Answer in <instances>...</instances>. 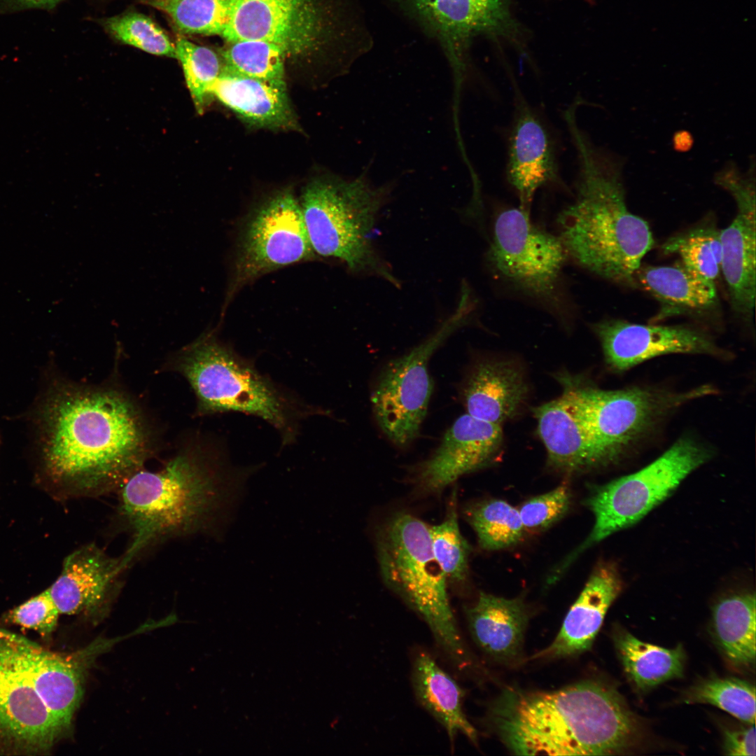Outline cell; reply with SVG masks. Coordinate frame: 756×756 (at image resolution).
Returning <instances> with one entry per match:
<instances>
[{
    "label": "cell",
    "instance_id": "ffe728a7",
    "mask_svg": "<svg viewBox=\"0 0 756 756\" xmlns=\"http://www.w3.org/2000/svg\"><path fill=\"white\" fill-rule=\"evenodd\" d=\"M622 589V581L617 567L610 562L597 565L554 641L531 659L568 657L589 650L608 608Z\"/></svg>",
    "mask_w": 756,
    "mask_h": 756
},
{
    "label": "cell",
    "instance_id": "f1b7e54d",
    "mask_svg": "<svg viewBox=\"0 0 756 756\" xmlns=\"http://www.w3.org/2000/svg\"><path fill=\"white\" fill-rule=\"evenodd\" d=\"M755 594H734L720 600L713 610V632L718 646L734 666L755 664L756 655Z\"/></svg>",
    "mask_w": 756,
    "mask_h": 756
},
{
    "label": "cell",
    "instance_id": "7402d4cb",
    "mask_svg": "<svg viewBox=\"0 0 756 756\" xmlns=\"http://www.w3.org/2000/svg\"><path fill=\"white\" fill-rule=\"evenodd\" d=\"M528 393L521 368L505 360H484L475 363L461 388L467 413L498 425L518 413Z\"/></svg>",
    "mask_w": 756,
    "mask_h": 756
},
{
    "label": "cell",
    "instance_id": "cb8c5ba5",
    "mask_svg": "<svg viewBox=\"0 0 756 756\" xmlns=\"http://www.w3.org/2000/svg\"><path fill=\"white\" fill-rule=\"evenodd\" d=\"M211 97L252 125L272 130L299 129L286 85L242 76L223 68L212 88Z\"/></svg>",
    "mask_w": 756,
    "mask_h": 756
},
{
    "label": "cell",
    "instance_id": "3957f363",
    "mask_svg": "<svg viewBox=\"0 0 756 756\" xmlns=\"http://www.w3.org/2000/svg\"><path fill=\"white\" fill-rule=\"evenodd\" d=\"M489 722L522 755H618L638 745V718L610 685L588 680L554 691L504 689Z\"/></svg>",
    "mask_w": 756,
    "mask_h": 756
},
{
    "label": "cell",
    "instance_id": "2e32d148",
    "mask_svg": "<svg viewBox=\"0 0 756 756\" xmlns=\"http://www.w3.org/2000/svg\"><path fill=\"white\" fill-rule=\"evenodd\" d=\"M500 425L459 416L445 432L440 444L412 470V481L422 495L442 492L460 477L493 462L503 444Z\"/></svg>",
    "mask_w": 756,
    "mask_h": 756
},
{
    "label": "cell",
    "instance_id": "ab89813d",
    "mask_svg": "<svg viewBox=\"0 0 756 756\" xmlns=\"http://www.w3.org/2000/svg\"><path fill=\"white\" fill-rule=\"evenodd\" d=\"M755 725L741 729L724 731L723 749L726 755L750 756L756 755Z\"/></svg>",
    "mask_w": 756,
    "mask_h": 756
},
{
    "label": "cell",
    "instance_id": "603a6c76",
    "mask_svg": "<svg viewBox=\"0 0 756 756\" xmlns=\"http://www.w3.org/2000/svg\"><path fill=\"white\" fill-rule=\"evenodd\" d=\"M465 612L472 638L485 654L503 664L520 660L528 621L521 597L505 598L480 592Z\"/></svg>",
    "mask_w": 756,
    "mask_h": 756
},
{
    "label": "cell",
    "instance_id": "74e56055",
    "mask_svg": "<svg viewBox=\"0 0 756 756\" xmlns=\"http://www.w3.org/2000/svg\"><path fill=\"white\" fill-rule=\"evenodd\" d=\"M571 498L569 485L564 482L556 489L525 501L518 508L525 530L542 531L553 525L568 511Z\"/></svg>",
    "mask_w": 756,
    "mask_h": 756
},
{
    "label": "cell",
    "instance_id": "5b68a950",
    "mask_svg": "<svg viewBox=\"0 0 756 756\" xmlns=\"http://www.w3.org/2000/svg\"><path fill=\"white\" fill-rule=\"evenodd\" d=\"M83 692L73 659L0 629V755L50 750L70 729Z\"/></svg>",
    "mask_w": 756,
    "mask_h": 756
},
{
    "label": "cell",
    "instance_id": "d4e9b609",
    "mask_svg": "<svg viewBox=\"0 0 756 756\" xmlns=\"http://www.w3.org/2000/svg\"><path fill=\"white\" fill-rule=\"evenodd\" d=\"M732 222L720 230L721 272L734 312L751 318L756 296L755 202L737 204Z\"/></svg>",
    "mask_w": 756,
    "mask_h": 756
},
{
    "label": "cell",
    "instance_id": "f546056e",
    "mask_svg": "<svg viewBox=\"0 0 756 756\" xmlns=\"http://www.w3.org/2000/svg\"><path fill=\"white\" fill-rule=\"evenodd\" d=\"M464 515L480 547L486 550L512 547L522 540L525 531L518 509L503 500L489 499L471 505Z\"/></svg>",
    "mask_w": 756,
    "mask_h": 756
},
{
    "label": "cell",
    "instance_id": "83f0119b",
    "mask_svg": "<svg viewBox=\"0 0 756 756\" xmlns=\"http://www.w3.org/2000/svg\"><path fill=\"white\" fill-rule=\"evenodd\" d=\"M612 640L624 672L640 691L683 676L685 653L682 645L672 649L643 642L628 631L615 628Z\"/></svg>",
    "mask_w": 756,
    "mask_h": 756
},
{
    "label": "cell",
    "instance_id": "4dcf8cb0",
    "mask_svg": "<svg viewBox=\"0 0 756 756\" xmlns=\"http://www.w3.org/2000/svg\"><path fill=\"white\" fill-rule=\"evenodd\" d=\"M143 2L165 13L182 33L222 37L231 21L235 0H143Z\"/></svg>",
    "mask_w": 756,
    "mask_h": 756
},
{
    "label": "cell",
    "instance_id": "9c48e42d",
    "mask_svg": "<svg viewBox=\"0 0 756 756\" xmlns=\"http://www.w3.org/2000/svg\"><path fill=\"white\" fill-rule=\"evenodd\" d=\"M333 0H235L222 37L273 43L287 57L338 48L355 58L370 46L360 18Z\"/></svg>",
    "mask_w": 756,
    "mask_h": 756
},
{
    "label": "cell",
    "instance_id": "d6986e66",
    "mask_svg": "<svg viewBox=\"0 0 756 756\" xmlns=\"http://www.w3.org/2000/svg\"><path fill=\"white\" fill-rule=\"evenodd\" d=\"M125 570L120 556L112 557L89 543L65 559L59 576L48 591L59 614H93L108 606Z\"/></svg>",
    "mask_w": 756,
    "mask_h": 756
},
{
    "label": "cell",
    "instance_id": "7a4b0ae2",
    "mask_svg": "<svg viewBox=\"0 0 756 756\" xmlns=\"http://www.w3.org/2000/svg\"><path fill=\"white\" fill-rule=\"evenodd\" d=\"M46 420L48 472L77 496L118 492L151 454L141 410L117 388L63 386L50 400Z\"/></svg>",
    "mask_w": 756,
    "mask_h": 756
},
{
    "label": "cell",
    "instance_id": "484cf974",
    "mask_svg": "<svg viewBox=\"0 0 756 756\" xmlns=\"http://www.w3.org/2000/svg\"><path fill=\"white\" fill-rule=\"evenodd\" d=\"M412 685L419 704L444 729L452 749L458 734L477 746V732L463 710L464 691L424 650L415 652Z\"/></svg>",
    "mask_w": 756,
    "mask_h": 756
},
{
    "label": "cell",
    "instance_id": "e0dca14e",
    "mask_svg": "<svg viewBox=\"0 0 756 756\" xmlns=\"http://www.w3.org/2000/svg\"><path fill=\"white\" fill-rule=\"evenodd\" d=\"M512 85L514 111L508 139L506 178L517 195L519 207L530 213L539 189L565 184L552 135L517 83Z\"/></svg>",
    "mask_w": 756,
    "mask_h": 756
},
{
    "label": "cell",
    "instance_id": "f35d334b",
    "mask_svg": "<svg viewBox=\"0 0 756 756\" xmlns=\"http://www.w3.org/2000/svg\"><path fill=\"white\" fill-rule=\"evenodd\" d=\"M59 615V612L46 589L10 610L7 615V620L46 636L55 629Z\"/></svg>",
    "mask_w": 756,
    "mask_h": 756
},
{
    "label": "cell",
    "instance_id": "6da1fadb",
    "mask_svg": "<svg viewBox=\"0 0 756 756\" xmlns=\"http://www.w3.org/2000/svg\"><path fill=\"white\" fill-rule=\"evenodd\" d=\"M259 466L232 465L223 448L195 441L157 470L134 472L118 491L119 513L131 534L123 568L150 547L197 534L223 539Z\"/></svg>",
    "mask_w": 756,
    "mask_h": 756
},
{
    "label": "cell",
    "instance_id": "7c38bea8",
    "mask_svg": "<svg viewBox=\"0 0 756 756\" xmlns=\"http://www.w3.org/2000/svg\"><path fill=\"white\" fill-rule=\"evenodd\" d=\"M470 291L462 287L454 312L425 341L385 365L371 395L376 421L395 444L404 447L419 433L426 415L433 384L429 358L456 330L468 321L473 309Z\"/></svg>",
    "mask_w": 756,
    "mask_h": 756
},
{
    "label": "cell",
    "instance_id": "30bf717a",
    "mask_svg": "<svg viewBox=\"0 0 756 756\" xmlns=\"http://www.w3.org/2000/svg\"><path fill=\"white\" fill-rule=\"evenodd\" d=\"M710 454L694 439L681 438L641 470L594 489L584 501L594 515L593 528L554 568L553 576L559 578L586 550L642 519L706 463Z\"/></svg>",
    "mask_w": 756,
    "mask_h": 756
},
{
    "label": "cell",
    "instance_id": "52a82bcc",
    "mask_svg": "<svg viewBox=\"0 0 756 756\" xmlns=\"http://www.w3.org/2000/svg\"><path fill=\"white\" fill-rule=\"evenodd\" d=\"M375 542L386 585L426 622L443 658L456 671L470 673L476 666L451 608L448 582L432 550L430 526L397 512L381 525Z\"/></svg>",
    "mask_w": 756,
    "mask_h": 756
},
{
    "label": "cell",
    "instance_id": "ac0fdd59",
    "mask_svg": "<svg viewBox=\"0 0 756 756\" xmlns=\"http://www.w3.org/2000/svg\"><path fill=\"white\" fill-rule=\"evenodd\" d=\"M592 327L607 363L619 371L664 354H719L710 336L689 326L643 325L609 319Z\"/></svg>",
    "mask_w": 756,
    "mask_h": 756
},
{
    "label": "cell",
    "instance_id": "1f68e13d",
    "mask_svg": "<svg viewBox=\"0 0 756 756\" xmlns=\"http://www.w3.org/2000/svg\"><path fill=\"white\" fill-rule=\"evenodd\" d=\"M662 248L666 254H677L687 269L715 284L721 272L722 247L720 230L715 227L701 225L671 237Z\"/></svg>",
    "mask_w": 756,
    "mask_h": 756
},
{
    "label": "cell",
    "instance_id": "277c9868",
    "mask_svg": "<svg viewBox=\"0 0 756 756\" xmlns=\"http://www.w3.org/2000/svg\"><path fill=\"white\" fill-rule=\"evenodd\" d=\"M578 172L573 202L559 214L558 237L568 258L603 279L633 285L654 240L648 223L629 211L621 163L591 141L575 115L565 119Z\"/></svg>",
    "mask_w": 756,
    "mask_h": 756
},
{
    "label": "cell",
    "instance_id": "d6a6232c",
    "mask_svg": "<svg viewBox=\"0 0 756 756\" xmlns=\"http://www.w3.org/2000/svg\"><path fill=\"white\" fill-rule=\"evenodd\" d=\"M229 43L222 53L224 69L250 78L286 85V56L279 46L258 40Z\"/></svg>",
    "mask_w": 756,
    "mask_h": 756
},
{
    "label": "cell",
    "instance_id": "44dd1931",
    "mask_svg": "<svg viewBox=\"0 0 756 756\" xmlns=\"http://www.w3.org/2000/svg\"><path fill=\"white\" fill-rule=\"evenodd\" d=\"M533 413L550 467L572 474L612 463L562 396Z\"/></svg>",
    "mask_w": 756,
    "mask_h": 756
},
{
    "label": "cell",
    "instance_id": "4316f807",
    "mask_svg": "<svg viewBox=\"0 0 756 756\" xmlns=\"http://www.w3.org/2000/svg\"><path fill=\"white\" fill-rule=\"evenodd\" d=\"M633 286L652 295L659 304L657 321L683 314H700L715 308L716 285L687 269L680 261L673 265H641Z\"/></svg>",
    "mask_w": 756,
    "mask_h": 756
},
{
    "label": "cell",
    "instance_id": "9a60e30c",
    "mask_svg": "<svg viewBox=\"0 0 756 756\" xmlns=\"http://www.w3.org/2000/svg\"><path fill=\"white\" fill-rule=\"evenodd\" d=\"M316 257L299 200L290 190L279 192L242 226L227 298L264 274Z\"/></svg>",
    "mask_w": 756,
    "mask_h": 756
},
{
    "label": "cell",
    "instance_id": "e575fe53",
    "mask_svg": "<svg viewBox=\"0 0 756 756\" xmlns=\"http://www.w3.org/2000/svg\"><path fill=\"white\" fill-rule=\"evenodd\" d=\"M187 87L198 112L210 102L211 90L223 69L222 58L211 49L179 36L175 43Z\"/></svg>",
    "mask_w": 756,
    "mask_h": 756
},
{
    "label": "cell",
    "instance_id": "d590c367",
    "mask_svg": "<svg viewBox=\"0 0 756 756\" xmlns=\"http://www.w3.org/2000/svg\"><path fill=\"white\" fill-rule=\"evenodd\" d=\"M449 504L444 520L430 526V535L434 556L447 582L458 584L468 577L470 547L459 528L455 493Z\"/></svg>",
    "mask_w": 756,
    "mask_h": 756
},
{
    "label": "cell",
    "instance_id": "8d00e7d4",
    "mask_svg": "<svg viewBox=\"0 0 756 756\" xmlns=\"http://www.w3.org/2000/svg\"><path fill=\"white\" fill-rule=\"evenodd\" d=\"M107 30L118 40L148 53L176 58L175 45L151 19L136 13L113 17Z\"/></svg>",
    "mask_w": 756,
    "mask_h": 756
},
{
    "label": "cell",
    "instance_id": "60d3db41",
    "mask_svg": "<svg viewBox=\"0 0 756 756\" xmlns=\"http://www.w3.org/2000/svg\"><path fill=\"white\" fill-rule=\"evenodd\" d=\"M693 143V139L691 135L685 132L681 131L677 132L673 137V144L676 150L679 151H685L690 148Z\"/></svg>",
    "mask_w": 756,
    "mask_h": 756
},
{
    "label": "cell",
    "instance_id": "4fadbf2b",
    "mask_svg": "<svg viewBox=\"0 0 756 756\" xmlns=\"http://www.w3.org/2000/svg\"><path fill=\"white\" fill-rule=\"evenodd\" d=\"M566 400L612 463L646 434L662 414L701 393L680 396L634 387L608 391L566 372L557 374Z\"/></svg>",
    "mask_w": 756,
    "mask_h": 756
},
{
    "label": "cell",
    "instance_id": "5bb4252c",
    "mask_svg": "<svg viewBox=\"0 0 756 756\" xmlns=\"http://www.w3.org/2000/svg\"><path fill=\"white\" fill-rule=\"evenodd\" d=\"M568 258L558 237L534 224L530 213L507 208L497 215L488 259L493 269L526 295L559 303L563 270Z\"/></svg>",
    "mask_w": 756,
    "mask_h": 756
},
{
    "label": "cell",
    "instance_id": "ba28073f",
    "mask_svg": "<svg viewBox=\"0 0 756 756\" xmlns=\"http://www.w3.org/2000/svg\"><path fill=\"white\" fill-rule=\"evenodd\" d=\"M390 190L388 186L373 185L365 174L350 180L328 177L309 183L299 202L316 255L339 260L354 273L373 275L398 286L372 238Z\"/></svg>",
    "mask_w": 756,
    "mask_h": 756
},
{
    "label": "cell",
    "instance_id": "b9f144b4",
    "mask_svg": "<svg viewBox=\"0 0 756 756\" xmlns=\"http://www.w3.org/2000/svg\"><path fill=\"white\" fill-rule=\"evenodd\" d=\"M18 3L28 7L50 8L59 0H16Z\"/></svg>",
    "mask_w": 756,
    "mask_h": 756
},
{
    "label": "cell",
    "instance_id": "836d02e7",
    "mask_svg": "<svg viewBox=\"0 0 756 756\" xmlns=\"http://www.w3.org/2000/svg\"><path fill=\"white\" fill-rule=\"evenodd\" d=\"M683 701L711 704L748 725H755V687L746 680L709 678L691 687L685 694Z\"/></svg>",
    "mask_w": 756,
    "mask_h": 756
},
{
    "label": "cell",
    "instance_id": "8992f818",
    "mask_svg": "<svg viewBox=\"0 0 756 756\" xmlns=\"http://www.w3.org/2000/svg\"><path fill=\"white\" fill-rule=\"evenodd\" d=\"M170 366L189 382L197 415L240 412L260 418L279 432L282 445L295 442L302 421L320 413L213 332L181 349Z\"/></svg>",
    "mask_w": 756,
    "mask_h": 756
},
{
    "label": "cell",
    "instance_id": "8fae6325",
    "mask_svg": "<svg viewBox=\"0 0 756 756\" xmlns=\"http://www.w3.org/2000/svg\"><path fill=\"white\" fill-rule=\"evenodd\" d=\"M440 46L451 68L454 100H460L477 37L506 43L525 55L529 34L513 0H391Z\"/></svg>",
    "mask_w": 756,
    "mask_h": 756
}]
</instances>
